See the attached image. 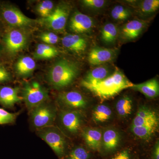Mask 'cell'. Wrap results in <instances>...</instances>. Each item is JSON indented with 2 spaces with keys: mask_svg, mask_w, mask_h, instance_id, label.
Wrapping results in <instances>:
<instances>
[{
  "mask_svg": "<svg viewBox=\"0 0 159 159\" xmlns=\"http://www.w3.org/2000/svg\"><path fill=\"white\" fill-rule=\"evenodd\" d=\"M81 84L102 101L113 98L123 90L131 87L134 84L117 69L113 74L101 81L93 84L81 81Z\"/></svg>",
  "mask_w": 159,
  "mask_h": 159,
  "instance_id": "cell-1",
  "label": "cell"
},
{
  "mask_svg": "<svg viewBox=\"0 0 159 159\" xmlns=\"http://www.w3.org/2000/svg\"><path fill=\"white\" fill-rule=\"evenodd\" d=\"M80 70L79 64L76 61L62 58L54 63L49 69L47 80L54 88L63 89L74 82Z\"/></svg>",
  "mask_w": 159,
  "mask_h": 159,
  "instance_id": "cell-2",
  "label": "cell"
},
{
  "mask_svg": "<svg viewBox=\"0 0 159 159\" xmlns=\"http://www.w3.org/2000/svg\"><path fill=\"white\" fill-rule=\"evenodd\" d=\"M0 18L10 28L25 29L38 23L37 20L27 17L15 6L7 4H0Z\"/></svg>",
  "mask_w": 159,
  "mask_h": 159,
  "instance_id": "cell-3",
  "label": "cell"
},
{
  "mask_svg": "<svg viewBox=\"0 0 159 159\" xmlns=\"http://www.w3.org/2000/svg\"><path fill=\"white\" fill-rule=\"evenodd\" d=\"M25 29L9 28L2 35L3 48L6 54L14 56L24 50L29 42V36Z\"/></svg>",
  "mask_w": 159,
  "mask_h": 159,
  "instance_id": "cell-4",
  "label": "cell"
},
{
  "mask_svg": "<svg viewBox=\"0 0 159 159\" xmlns=\"http://www.w3.org/2000/svg\"><path fill=\"white\" fill-rule=\"evenodd\" d=\"M22 96L29 111L47 102L49 98L48 90L36 81L25 83L22 89Z\"/></svg>",
  "mask_w": 159,
  "mask_h": 159,
  "instance_id": "cell-5",
  "label": "cell"
},
{
  "mask_svg": "<svg viewBox=\"0 0 159 159\" xmlns=\"http://www.w3.org/2000/svg\"><path fill=\"white\" fill-rule=\"evenodd\" d=\"M70 12V5L61 3L54 8L48 17L37 20L38 23L47 29L57 32H61L65 29Z\"/></svg>",
  "mask_w": 159,
  "mask_h": 159,
  "instance_id": "cell-6",
  "label": "cell"
},
{
  "mask_svg": "<svg viewBox=\"0 0 159 159\" xmlns=\"http://www.w3.org/2000/svg\"><path fill=\"white\" fill-rule=\"evenodd\" d=\"M56 116V109L47 102L38 106L31 111V121L35 128L51 126Z\"/></svg>",
  "mask_w": 159,
  "mask_h": 159,
  "instance_id": "cell-7",
  "label": "cell"
},
{
  "mask_svg": "<svg viewBox=\"0 0 159 159\" xmlns=\"http://www.w3.org/2000/svg\"><path fill=\"white\" fill-rule=\"evenodd\" d=\"M38 134L45 141L59 157L64 155L66 149V141L57 129L52 126L41 128Z\"/></svg>",
  "mask_w": 159,
  "mask_h": 159,
  "instance_id": "cell-8",
  "label": "cell"
},
{
  "mask_svg": "<svg viewBox=\"0 0 159 159\" xmlns=\"http://www.w3.org/2000/svg\"><path fill=\"white\" fill-rule=\"evenodd\" d=\"M131 125L146 126L158 129L159 118L157 114L147 107L145 106L140 107L133 120Z\"/></svg>",
  "mask_w": 159,
  "mask_h": 159,
  "instance_id": "cell-9",
  "label": "cell"
},
{
  "mask_svg": "<svg viewBox=\"0 0 159 159\" xmlns=\"http://www.w3.org/2000/svg\"><path fill=\"white\" fill-rule=\"evenodd\" d=\"M94 22L92 18L87 15L76 11L70 20L69 27L71 31L76 33L90 32L93 27Z\"/></svg>",
  "mask_w": 159,
  "mask_h": 159,
  "instance_id": "cell-10",
  "label": "cell"
},
{
  "mask_svg": "<svg viewBox=\"0 0 159 159\" xmlns=\"http://www.w3.org/2000/svg\"><path fill=\"white\" fill-rule=\"evenodd\" d=\"M60 119L63 127L72 134L79 131L82 123V116L78 111H62L60 114Z\"/></svg>",
  "mask_w": 159,
  "mask_h": 159,
  "instance_id": "cell-11",
  "label": "cell"
},
{
  "mask_svg": "<svg viewBox=\"0 0 159 159\" xmlns=\"http://www.w3.org/2000/svg\"><path fill=\"white\" fill-rule=\"evenodd\" d=\"M116 49L96 47L89 54V62L92 65H99L112 60L116 55Z\"/></svg>",
  "mask_w": 159,
  "mask_h": 159,
  "instance_id": "cell-12",
  "label": "cell"
},
{
  "mask_svg": "<svg viewBox=\"0 0 159 159\" xmlns=\"http://www.w3.org/2000/svg\"><path fill=\"white\" fill-rule=\"evenodd\" d=\"M58 99L63 105L70 108H85L87 101L84 97L77 91L63 92L58 95Z\"/></svg>",
  "mask_w": 159,
  "mask_h": 159,
  "instance_id": "cell-13",
  "label": "cell"
},
{
  "mask_svg": "<svg viewBox=\"0 0 159 159\" xmlns=\"http://www.w3.org/2000/svg\"><path fill=\"white\" fill-rule=\"evenodd\" d=\"M20 88L8 86H0V105L6 108H11L15 104L20 102L23 100L19 96Z\"/></svg>",
  "mask_w": 159,
  "mask_h": 159,
  "instance_id": "cell-14",
  "label": "cell"
},
{
  "mask_svg": "<svg viewBox=\"0 0 159 159\" xmlns=\"http://www.w3.org/2000/svg\"><path fill=\"white\" fill-rule=\"evenodd\" d=\"M61 43L66 48L77 54L85 51L87 46L86 40L77 34L66 35L61 39Z\"/></svg>",
  "mask_w": 159,
  "mask_h": 159,
  "instance_id": "cell-15",
  "label": "cell"
},
{
  "mask_svg": "<svg viewBox=\"0 0 159 159\" xmlns=\"http://www.w3.org/2000/svg\"><path fill=\"white\" fill-rule=\"evenodd\" d=\"M146 25L147 22L142 20H134L128 22L122 27L121 31L122 37L127 40L137 38Z\"/></svg>",
  "mask_w": 159,
  "mask_h": 159,
  "instance_id": "cell-16",
  "label": "cell"
},
{
  "mask_svg": "<svg viewBox=\"0 0 159 159\" xmlns=\"http://www.w3.org/2000/svg\"><path fill=\"white\" fill-rule=\"evenodd\" d=\"M36 63L29 56H23L18 59L14 66L16 73L22 77H28L32 75L36 68Z\"/></svg>",
  "mask_w": 159,
  "mask_h": 159,
  "instance_id": "cell-17",
  "label": "cell"
},
{
  "mask_svg": "<svg viewBox=\"0 0 159 159\" xmlns=\"http://www.w3.org/2000/svg\"><path fill=\"white\" fill-rule=\"evenodd\" d=\"M82 135L87 145L96 151L100 150L102 143V133L99 129L87 128L82 132Z\"/></svg>",
  "mask_w": 159,
  "mask_h": 159,
  "instance_id": "cell-18",
  "label": "cell"
},
{
  "mask_svg": "<svg viewBox=\"0 0 159 159\" xmlns=\"http://www.w3.org/2000/svg\"><path fill=\"white\" fill-rule=\"evenodd\" d=\"M130 88L139 91L148 98H155L159 94V82L155 78L142 83L134 84Z\"/></svg>",
  "mask_w": 159,
  "mask_h": 159,
  "instance_id": "cell-19",
  "label": "cell"
},
{
  "mask_svg": "<svg viewBox=\"0 0 159 159\" xmlns=\"http://www.w3.org/2000/svg\"><path fill=\"white\" fill-rule=\"evenodd\" d=\"M120 136L116 131L113 129H107L102 135V144L107 151H113L118 147Z\"/></svg>",
  "mask_w": 159,
  "mask_h": 159,
  "instance_id": "cell-20",
  "label": "cell"
},
{
  "mask_svg": "<svg viewBox=\"0 0 159 159\" xmlns=\"http://www.w3.org/2000/svg\"><path fill=\"white\" fill-rule=\"evenodd\" d=\"M109 70L106 66H99L90 71L81 81L93 84L103 80L108 77Z\"/></svg>",
  "mask_w": 159,
  "mask_h": 159,
  "instance_id": "cell-21",
  "label": "cell"
},
{
  "mask_svg": "<svg viewBox=\"0 0 159 159\" xmlns=\"http://www.w3.org/2000/svg\"><path fill=\"white\" fill-rule=\"evenodd\" d=\"M118 35V30L117 26L112 23L106 24L101 29V39L104 42L107 43L115 42Z\"/></svg>",
  "mask_w": 159,
  "mask_h": 159,
  "instance_id": "cell-22",
  "label": "cell"
},
{
  "mask_svg": "<svg viewBox=\"0 0 159 159\" xmlns=\"http://www.w3.org/2000/svg\"><path fill=\"white\" fill-rule=\"evenodd\" d=\"M112 115L111 109L105 105L97 106L92 113L93 120L97 123H102L108 121Z\"/></svg>",
  "mask_w": 159,
  "mask_h": 159,
  "instance_id": "cell-23",
  "label": "cell"
},
{
  "mask_svg": "<svg viewBox=\"0 0 159 159\" xmlns=\"http://www.w3.org/2000/svg\"><path fill=\"white\" fill-rule=\"evenodd\" d=\"M116 109L119 116L123 117L128 116L132 111V100L127 96L121 98L117 102Z\"/></svg>",
  "mask_w": 159,
  "mask_h": 159,
  "instance_id": "cell-24",
  "label": "cell"
},
{
  "mask_svg": "<svg viewBox=\"0 0 159 159\" xmlns=\"http://www.w3.org/2000/svg\"><path fill=\"white\" fill-rule=\"evenodd\" d=\"M157 129L146 126H132L131 125V130L138 138L144 140H148L153 135Z\"/></svg>",
  "mask_w": 159,
  "mask_h": 159,
  "instance_id": "cell-25",
  "label": "cell"
},
{
  "mask_svg": "<svg viewBox=\"0 0 159 159\" xmlns=\"http://www.w3.org/2000/svg\"><path fill=\"white\" fill-rule=\"evenodd\" d=\"M54 3L51 1L45 0L39 3L36 7V11L41 18L48 17L54 11Z\"/></svg>",
  "mask_w": 159,
  "mask_h": 159,
  "instance_id": "cell-26",
  "label": "cell"
},
{
  "mask_svg": "<svg viewBox=\"0 0 159 159\" xmlns=\"http://www.w3.org/2000/svg\"><path fill=\"white\" fill-rule=\"evenodd\" d=\"M130 11L128 9L120 5L115 6L111 11L112 17L118 21L125 20L130 17Z\"/></svg>",
  "mask_w": 159,
  "mask_h": 159,
  "instance_id": "cell-27",
  "label": "cell"
},
{
  "mask_svg": "<svg viewBox=\"0 0 159 159\" xmlns=\"http://www.w3.org/2000/svg\"><path fill=\"white\" fill-rule=\"evenodd\" d=\"M159 7V0H145L140 4V10L142 14L148 15L156 11Z\"/></svg>",
  "mask_w": 159,
  "mask_h": 159,
  "instance_id": "cell-28",
  "label": "cell"
},
{
  "mask_svg": "<svg viewBox=\"0 0 159 159\" xmlns=\"http://www.w3.org/2000/svg\"><path fill=\"white\" fill-rule=\"evenodd\" d=\"M18 115L19 113H10L4 109L0 108V125L13 123Z\"/></svg>",
  "mask_w": 159,
  "mask_h": 159,
  "instance_id": "cell-29",
  "label": "cell"
},
{
  "mask_svg": "<svg viewBox=\"0 0 159 159\" xmlns=\"http://www.w3.org/2000/svg\"><path fill=\"white\" fill-rule=\"evenodd\" d=\"M90 154L84 148L81 147L75 148L71 152L67 159H89Z\"/></svg>",
  "mask_w": 159,
  "mask_h": 159,
  "instance_id": "cell-30",
  "label": "cell"
},
{
  "mask_svg": "<svg viewBox=\"0 0 159 159\" xmlns=\"http://www.w3.org/2000/svg\"><path fill=\"white\" fill-rule=\"evenodd\" d=\"M40 39L46 44H55L59 41V37L52 32H44L41 33L39 36Z\"/></svg>",
  "mask_w": 159,
  "mask_h": 159,
  "instance_id": "cell-31",
  "label": "cell"
},
{
  "mask_svg": "<svg viewBox=\"0 0 159 159\" xmlns=\"http://www.w3.org/2000/svg\"><path fill=\"white\" fill-rule=\"evenodd\" d=\"M104 0H84L82 3L84 6L91 9H101L106 4Z\"/></svg>",
  "mask_w": 159,
  "mask_h": 159,
  "instance_id": "cell-32",
  "label": "cell"
},
{
  "mask_svg": "<svg viewBox=\"0 0 159 159\" xmlns=\"http://www.w3.org/2000/svg\"><path fill=\"white\" fill-rule=\"evenodd\" d=\"M37 47L44 51L46 54H48L50 56L51 59L58 55V50L56 49V48L52 45L46 44L45 43H41L39 44Z\"/></svg>",
  "mask_w": 159,
  "mask_h": 159,
  "instance_id": "cell-33",
  "label": "cell"
},
{
  "mask_svg": "<svg viewBox=\"0 0 159 159\" xmlns=\"http://www.w3.org/2000/svg\"><path fill=\"white\" fill-rule=\"evenodd\" d=\"M11 80V74L2 65H0V84L9 82Z\"/></svg>",
  "mask_w": 159,
  "mask_h": 159,
  "instance_id": "cell-34",
  "label": "cell"
},
{
  "mask_svg": "<svg viewBox=\"0 0 159 159\" xmlns=\"http://www.w3.org/2000/svg\"><path fill=\"white\" fill-rule=\"evenodd\" d=\"M112 159H131V156L128 150H124L117 154Z\"/></svg>",
  "mask_w": 159,
  "mask_h": 159,
  "instance_id": "cell-35",
  "label": "cell"
},
{
  "mask_svg": "<svg viewBox=\"0 0 159 159\" xmlns=\"http://www.w3.org/2000/svg\"><path fill=\"white\" fill-rule=\"evenodd\" d=\"M153 159H159V144L158 141L155 146L152 155Z\"/></svg>",
  "mask_w": 159,
  "mask_h": 159,
  "instance_id": "cell-36",
  "label": "cell"
},
{
  "mask_svg": "<svg viewBox=\"0 0 159 159\" xmlns=\"http://www.w3.org/2000/svg\"><path fill=\"white\" fill-rule=\"evenodd\" d=\"M2 35V29H1V26H0V37Z\"/></svg>",
  "mask_w": 159,
  "mask_h": 159,
  "instance_id": "cell-37",
  "label": "cell"
},
{
  "mask_svg": "<svg viewBox=\"0 0 159 159\" xmlns=\"http://www.w3.org/2000/svg\"><path fill=\"white\" fill-rule=\"evenodd\" d=\"M0 56H1V51H0Z\"/></svg>",
  "mask_w": 159,
  "mask_h": 159,
  "instance_id": "cell-38",
  "label": "cell"
}]
</instances>
